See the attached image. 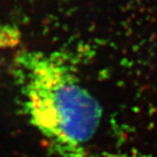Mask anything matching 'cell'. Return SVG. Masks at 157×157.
Returning a JSON list of instances; mask_svg holds the SVG:
<instances>
[{"label": "cell", "instance_id": "1", "mask_svg": "<svg viewBox=\"0 0 157 157\" xmlns=\"http://www.w3.org/2000/svg\"><path fill=\"white\" fill-rule=\"evenodd\" d=\"M14 75L31 124L60 157H76L93 139L102 118L99 101L56 53L17 55Z\"/></svg>", "mask_w": 157, "mask_h": 157}, {"label": "cell", "instance_id": "3", "mask_svg": "<svg viewBox=\"0 0 157 157\" xmlns=\"http://www.w3.org/2000/svg\"><path fill=\"white\" fill-rule=\"evenodd\" d=\"M77 157H152L146 153L139 151L131 152H101V153H92L88 150H85Z\"/></svg>", "mask_w": 157, "mask_h": 157}, {"label": "cell", "instance_id": "2", "mask_svg": "<svg viewBox=\"0 0 157 157\" xmlns=\"http://www.w3.org/2000/svg\"><path fill=\"white\" fill-rule=\"evenodd\" d=\"M21 34L17 26L0 21V56L20 45Z\"/></svg>", "mask_w": 157, "mask_h": 157}]
</instances>
